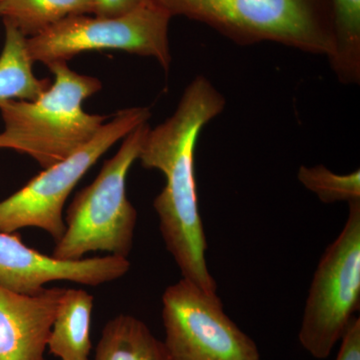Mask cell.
<instances>
[{
  "instance_id": "cell-1",
  "label": "cell",
  "mask_w": 360,
  "mask_h": 360,
  "mask_svg": "<svg viewBox=\"0 0 360 360\" xmlns=\"http://www.w3.org/2000/svg\"><path fill=\"white\" fill-rule=\"evenodd\" d=\"M224 96L205 77H196L182 94L176 110L149 129L139 160L142 167L165 175V186L153 206L161 236L184 278L205 290L217 285L206 262V238L198 208L194 150L203 127L224 111Z\"/></svg>"
},
{
  "instance_id": "cell-2",
  "label": "cell",
  "mask_w": 360,
  "mask_h": 360,
  "mask_svg": "<svg viewBox=\"0 0 360 360\" xmlns=\"http://www.w3.org/2000/svg\"><path fill=\"white\" fill-rule=\"evenodd\" d=\"M47 66L54 82L39 98L0 103L4 122L0 148L30 155L44 169L84 148L106 118L82 108L85 99L103 87L98 78L79 75L65 61Z\"/></svg>"
},
{
  "instance_id": "cell-3",
  "label": "cell",
  "mask_w": 360,
  "mask_h": 360,
  "mask_svg": "<svg viewBox=\"0 0 360 360\" xmlns=\"http://www.w3.org/2000/svg\"><path fill=\"white\" fill-rule=\"evenodd\" d=\"M172 16L212 26L236 44L272 41L333 54L330 6L324 0H151Z\"/></svg>"
},
{
  "instance_id": "cell-4",
  "label": "cell",
  "mask_w": 360,
  "mask_h": 360,
  "mask_svg": "<svg viewBox=\"0 0 360 360\" xmlns=\"http://www.w3.org/2000/svg\"><path fill=\"white\" fill-rule=\"evenodd\" d=\"M149 129L148 122H144L127 134L94 182L75 195L66 212L65 234L56 243L52 257L79 260L87 253L104 251L129 257L137 212L127 198V176L139 160Z\"/></svg>"
},
{
  "instance_id": "cell-5",
  "label": "cell",
  "mask_w": 360,
  "mask_h": 360,
  "mask_svg": "<svg viewBox=\"0 0 360 360\" xmlns=\"http://www.w3.org/2000/svg\"><path fill=\"white\" fill-rule=\"evenodd\" d=\"M172 16L151 0L115 18L73 15L27 37L33 63L45 65L94 51H122L153 58L165 71L172 65L168 26Z\"/></svg>"
},
{
  "instance_id": "cell-6",
  "label": "cell",
  "mask_w": 360,
  "mask_h": 360,
  "mask_svg": "<svg viewBox=\"0 0 360 360\" xmlns=\"http://www.w3.org/2000/svg\"><path fill=\"white\" fill-rule=\"evenodd\" d=\"M149 118L150 110L146 108L120 110L84 148L45 168L20 191L0 201V232L13 233L25 227H37L58 243L65 231L63 208L78 181L113 144Z\"/></svg>"
},
{
  "instance_id": "cell-7",
  "label": "cell",
  "mask_w": 360,
  "mask_h": 360,
  "mask_svg": "<svg viewBox=\"0 0 360 360\" xmlns=\"http://www.w3.org/2000/svg\"><path fill=\"white\" fill-rule=\"evenodd\" d=\"M340 236L324 251L305 302L300 345L314 359H328L360 305V200L348 203Z\"/></svg>"
},
{
  "instance_id": "cell-8",
  "label": "cell",
  "mask_w": 360,
  "mask_h": 360,
  "mask_svg": "<svg viewBox=\"0 0 360 360\" xmlns=\"http://www.w3.org/2000/svg\"><path fill=\"white\" fill-rule=\"evenodd\" d=\"M162 321L174 360H260L257 343L225 314L217 292L184 277L163 293Z\"/></svg>"
},
{
  "instance_id": "cell-9",
  "label": "cell",
  "mask_w": 360,
  "mask_h": 360,
  "mask_svg": "<svg viewBox=\"0 0 360 360\" xmlns=\"http://www.w3.org/2000/svg\"><path fill=\"white\" fill-rule=\"evenodd\" d=\"M129 269L127 258L115 255L58 259L28 248L18 233L0 232V286L20 295H37L52 281L101 285L125 276Z\"/></svg>"
},
{
  "instance_id": "cell-10",
  "label": "cell",
  "mask_w": 360,
  "mask_h": 360,
  "mask_svg": "<svg viewBox=\"0 0 360 360\" xmlns=\"http://www.w3.org/2000/svg\"><path fill=\"white\" fill-rule=\"evenodd\" d=\"M65 288L20 295L0 286V360H45Z\"/></svg>"
},
{
  "instance_id": "cell-11",
  "label": "cell",
  "mask_w": 360,
  "mask_h": 360,
  "mask_svg": "<svg viewBox=\"0 0 360 360\" xmlns=\"http://www.w3.org/2000/svg\"><path fill=\"white\" fill-rule=\"evenodd\" d=\"M94 296L84 290H65L54 317L47 347L60 360H89Z\"/></svg>"
},
{
  "instance_id": "cell-12",
  "label": "cell",
  "mask_w": 360,
  "mask_h": 360,
  "mask_svg": "<svg viewBox=\"0 0 360 360\" xmlns=\"http://www.w3.org/2000/svg\"><path fill=\"white\" fill-rule=\"evenodd\" d=\"M94 360H174L141 319L120 314L103 328Z\"/></svg>"
},
{
  "instance_id": "cell-13",
  "label": "cell",
  "mask_w": 360,
  "mask_h": 360,
  "mask_svg": "<svg viewBox=\"0 0 360 360\" xmlns=\"http://www.w3.org/2000/svg\"><path fill=\"white\" fill-rule=\"evenodd\" d=\"M4 27L6 42L0 54V103L35 101L51 86V82L33 73L27 37L9 23L4 22Z\"/></svg>"
},
{
  "instance_id": "cell-14",
  "label": "cell",
  "mask_w": 360,
  "mask_h": 360,
  "mask_svg": "<svg viewBox=\"0 0 360 360\" xmlns=\"http://www.w3.org/2000/svg\"><path fill=\"white\" fill-rule=\"evenodd\" d=\"M333 26V54L328 58L338 80L360 82V0H329Z\"/></svg>"
},
{
  "instance_id": "cell-15",
  "label": "cell",
  "mask_w": 360,
  "mask_h": 360,
  "mask_svg": "<svg viewBox=\"0 0 360 360\" xmlns=\"http://www.w3.org/2000/svg\"><path fill=\"white\" fill-rule=\"evenodd\" d=\"M94 14L91 0H1L4 22L18 28L26 37H34L73 15Z\"/></svg>"
},
{
  "instance_id": "cell-16",
  "label": "cell",
  "mask_w": 360,
  "mask_h": 360,
  "mask_svg": "<svg viewBox=\"0 0 360 360\" xmlns=\"http://www.w3.org/2000/svg\"><path fill=\"white\" fill-rule=\"evenodd\" d=\"M297 179L323 203L352 202L360 200V172L338 174L323 165L298 169Z\"/></svg>"
},
{
  "instance_id": "cell-17",
  "label": "cell",
  "mask_w": 360,
  "mask_h": 360,
  "mask_svg": "<svg viewBox=\"0 0 360 360\" xmlns=\"http://www.w3.org/2000/svg\"><path fill=\"white\" fill-rule=\"evenodd\" d=\"M335 360H360V319L354 317L341 338Z\"/></svg>"
},
{
  "instance_id": "cell-18",
  "label": "cell",
  "mask_w": 360,
  "mask_h": 360,
  "mask_svg": "<svg viewBox=\"0 0 360 360\" xmlns=\"http://www.w3.org/2000/svg\"><path fill=\"white\" fill-rule=\"evenodd\" d=\"M143 0H91L94 15L115 18L131 11Z\"/></svg>"
},
{
  "instance_id": "cell-19",
  "label": "cell",
  "mask_w": 360,
  "mask_h": 360,
  "mask_svg": "<svg viewBox=\"0 0 360 360\" xmlns=\"http://www.w3.org/2000/svg\"><path fill=\"white\" fill-rule=\"evenodd\" d=\"M0 1H1V0H0Z\"/></svg>"
}]
</instances>
